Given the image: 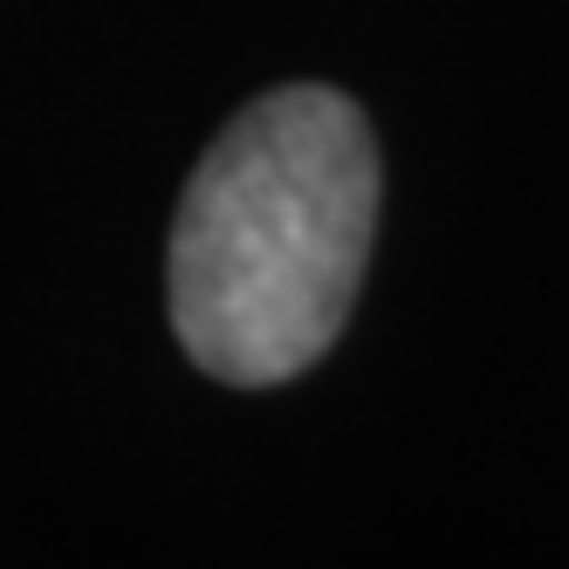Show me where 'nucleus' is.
Masks as SVG:
<instances>
[{
    "label": "nucleus",
    "instance_id": "1",
    "mask_svg": "<svg viewBox=\"0 0 569 569\" xmlns=\"http://www.w3.org/2000/svg\"><path fill=\"white\" fill-rule=\"evenodd\" d=\"M378 240V144L343 90L254 97L192 166L166 296L207 378L289 385L343 337Z\"/></svg>",
    "mask_w": 569,
    "mask_h": 569
}]
</instances>
